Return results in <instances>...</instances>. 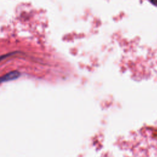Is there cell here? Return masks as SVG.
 Wrapping results in <instances>:
<instances>
[{
	"label": "cell",
	"mask_w": 157,
	"mask_h": 157,
	"mask_svg": "<svg viewBox=\"0 0 157 157\" xmlns=\"http://www.w3.org/2000/svg\"><path fill=\"white\" fill-rule=\"evenodd\" d=\"M11 55H12V53H8V54H7V55H2V56H0V61H1V60H2L3 59H4V58H7V57L10 56Z\"/></svg>",
	"instance_id": "2"
},
{
	"label": "cell",
	"mask_w": 157,
	"mask_h": 157,
	"mask_svg": "<svg viewBox=\"0 0 157 157\" xmlns=\"http://www.w3.org/2000/svg\"><path fill=\"white\" fill-rule=\"evenodd\" d=\"M19 75H20V73L17 71L10 72L6 74L5 75L0 77V82L13 80L15 78H17L19 76Z\"/></svg>",
	"instance_id": "1"
},
{
	"label": "cell",
	"mask_w": 157,
	"mask_h": 157,
	"mask_svg": "<svg viewBox=\"0 0 157 157\" xmlns=\"http://www.w3.org/2000/svg\"><path fill=\"white\" fill-rule=\"evenodd\" d=\"M151 1L153 4L157 5V0H151Z\"/></svg>",
	"instance_id": "3"
}]
</instances>
